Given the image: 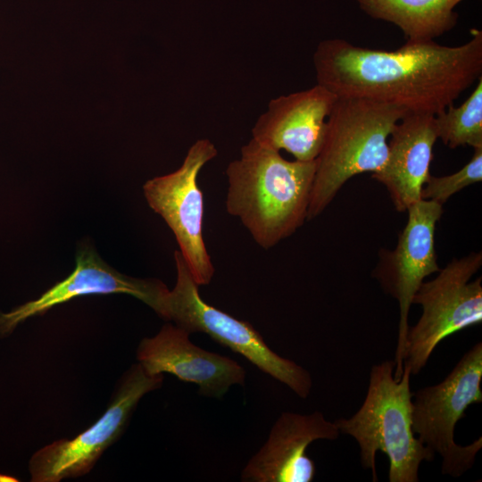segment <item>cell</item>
I'll return each mask as SVG.
<instances>
[{"mask_svg":"<svg viewBox=\"0 0 482 482\" xmlns=\"http://www.w3.org/2000/svg\"><path fill=\"white\" fill-rule=\"evenodd\" d=\"M470 35L461 46L406 41L395 51L325 39L313 54L317 84L337 97L365 98L407 112L436 115L481 77L482 31L472 29Z\"/></svg>","mask_w":482,"mask_h":482,"instance_id":"1","label":"cell"},{"mask_svg":"<svg viewBox=\"0 0 482 482\" xmlns=\"http://www.w3.org/2000/svg\"><path fill=\"white\" fill-rule=\"evenodd\" d=\"M315 170L316 160L288 161L252 138L226 169V210L260 247L270 249L307 220Z\"/></svg>","mask_w":482,"mask_h":482,"instance_id":"2","label":"cell"},{"mask_svg":"<svg viewBox=\"0 0 482 482\" xmlns=\"http://www.w3.org/2000/svg\"><path fill=\"white\" fill-rule=\"evenodd\" d=\"M395 368L391 360L373 365L360 409L349 419L334 423L340 433L355 439L361 463L371 470L373 481L378 480L376 454L381 452L389 461L390 482H418L421 462L431 461L435 453L412 430L411 369L403 364L400 378H395Z\"/></svg>","mask_w":482,"mask_h":482,"instance_id":"3","label":"cell"},{"mask_svg":"<svg viewBox=\"0 0 482 482\" xmlns=\"http://www.w3.org/2000/svg\"><path fill=\"white\" fill-rule=\"evenodd\" d=\"M406 113L394 104L337 97L316 158L307 220L320 215L348 179L382 169L387 158L389 136Z\"/></svg>","mask_w":482,"mask_h":482,"instance_id":"4","label":"cell"},{"mask_svg":"<svg viewBox=\"0 0 482 482\" xmlns=\"http://www.w3.org/2000/svg\"><path fill=\"white\" fill-rule=\"evenodd\" d=\"M177 280L169 291L163 319L190 335L202 332L214 341L241 354L262 372L287 386L299 397L309 395L312 379L310 373L295 362L281 357L265 343L262 336L247 321L207 303L201 297L179 251L174 252Z\"/></svg>","mask_w":482,"mask_h":482,"instance_id":"5","label":"cell"},{"mask_svg":"<svg viewBox=\"0 0 482 482\" xmlns=\"http://www.w3.org/2000/svg\"><path fill=\"white\" fill-rule=\"evenodd\" d=\"M482 343H476L440 383L412 393V430L433 453L441 457V472L461 477L473 466L482 437L467 445L454 441L457 422L466 410L482 402Z\"/></svg>","mask_w":482,"mask_h":482,"instance_id":"6","label":"cell"},{"mask_svg":"<svg viewBox=\"0 0 482 482\" xmlns=\"http://www.w3.org/2000/svg\"><path fill=\"white\" fill-rule=\"evenodd\" d=\"M481 265V252L453 259L419 287L412 303L420 304L422 312L409 327L403 354L411 375L421 371L445 338L482 322V278L470 280Z\"/></svg>","mask_w":482,"mask_h":482,"instance_id":"7","label":"cell"},{"mask_svg":"<svg viewBox=\"0 0 482 482\" xmlns=\"http://www.w3.org/2000/svg\"><path fill=\"white\" fill-rule=\"evenodd\" d=\"M217 154L211 140L198 139L178 170L153 178L143 186L148 205L173 232L179 251L198 286L210 284L215 272L203 237L204 203L198 175Z\"/></svg>","mask_w":482,"mask_h":482,"instance_id":"8","label":"cell"},{"mask_svg":"<svg viewBox=\"0 0 482 482\" xmlns=\"http://www.w3.org/2000/svg\"><path fill=\"white\" fill-rule=\"evenodd\" d=\"M163 374H148L139 364L126 372L104 413L89 428L71 439L54 441L30 458L32 482H59L89 472L102 453L124 432L138 402L158 389Z\"/></svg>","mask_w":482,"mask_h":482,"instance_id":"9","label":"cell"},{"mask_svg":"<svg viewBox=\"0 0 482 482\" xmlns=\"http://www.w3.org/2000/svg\"><path fill=\"white\" fill-rule=\"evenodd\" d=\"M406 212L407 222L398 237L395 248L382 250L373 272L384 291L398 303V334L394 360L395 378H400L403 370L409 312L413 296L425 278L440 270L435 250V230L443 214V205L420 199L411 204Z\"/></svg>","mask_w":482,"mask_h":482,"instance_id":"10","label":"cell"},{"mask_svg":"<svg viewBox=\"0 0 482 482\" xmlns=\"http://www.w3.org/2000/svg\"><path fill=\"white\" fill-rule=\"evenodd\" d=\"M157 278H137L115 270L90 247L79 250L74 270L37 299L27 302L7 312H0V339L9 337L29 318L42 315L51 308L87 295L126 294L151 307L162 318L169 293Z\"/></svg>","mask_w":482,"mask_h":482,"instance_id":"11","label":"cell"},{"mask_svg":"<svg viewBox=\"0 0 482 482\" xmlns=\"http://www.w3.org/2000/svg\"><path fill=\"white\" fill-rule=\"evenodd\" d=\"M190 334L170 322L153 337L138 345L137 359L151 375L170 373L195 384L204 396L220 398L234 385L244 386L245 370L236 361L202 349L189 340Z\"/></svg>","mask_w":482,"mask_h":482,"instance_id":"12","label":"cell"},{"mask_svg":"<svg viewBox=\"0 0 482 482\" xmlns=\"http://www.w3.org/2000/svg\"><path fill=\"white\" fill-rule=\"evenodd\" d=\"M336 424L320 411L310 414L283 412L272 426L268 439L243 470V481L311 482L316 473L314 461L307 455L316 440H336Z\"/></svg>","mask_w":482,"mask_h":482,"instance_id":"13","label":"cell"},{"mask_svg":"<svg viewBox=\"0 0 482 482\" xmlns=\"http://www.w3.org/2000/svg\"><path fill=\"white\" fill-rule=\"evenodd\" d=\"M337 96L323 86L280 96L270 101L256 120L252 136L295 160H316L323 145L327 121Z\"/></svg>","mask_w":482,"mask_h":482,"instance_id":"14","label":"cell"},{"mask_svg":"<svg viewBox=\"0 0 482 482\" xmlns=\"http://www.w3.org/2000/svg\"><path fill=\"white\" fill-rule=\"evenodd\" d=\"M435 115L407 112L394 127L382 169L372 178L387 189L395 209L403 212L420 200L430 176L433 146L438 139Z\"/></svg>","mask_w":482,"mask_h":482,"instance_id":"15","label":"cell"},{"mask_svg":"<svg viewBox=\"0 0 482 482\" xmlns=\"http://www.w3.org/2000/svg\"><path fill=\"white\" fill-rule=\"evenodd\" d=\"M373 18L394 23L406 41L434 40L457 22L454 6L461 0H356Z\"/></svg>","mask_w":482,"mask_h":482,"instance_id":"16","label":"cell"},{"mask_svg":"<svg viewBox=\"0 0 482 482\" xmlns=\"http://www.w3.org/2000/svg\"><path fill=\"white\" fill-rule=\"evenodd\" d=\"M459 107L453 104L435 115L437 137L448 147H482V76Z\"/></svg>","mask_w":482,"mask_h":482,"instance_id":"17","label":"cell"},{"mask_svg":"<svg viewBox=\"0 0 482 482\" xmlns=\"http://www.w3.org/2000/svg\"><path fill=\"white\" fill-rule=\"evenodd\" d=\"M482 180V147L474 148L472 158L458 171L441 177L430 175L420 198L444 204L453 195Z\"/></svg>","mask_w":482,"mask_h":482,"instance_id":"18","label":"cell"},{"mask_svg":"<svg viewBox=\"0 0 482 482\" xmlns=\"http://www.w3.org/2000/svg\"><path fill=\"white\" fill-rule=\"evenodd\" d=\"M5 481H18V479H16L15 478L13 477H11V476H6V475H4V474H0V482H5Z\"/></svg>","mask_w":482,"mask_h":482,"instance_id":"19","label":"cell"}]
</instances>
